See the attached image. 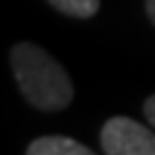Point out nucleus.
<instances>
[{
	"label": "nucleus",
	"mask_w": 155,
	"mask_h": 155,
	"mask_svg": "<svg viewBox=\"0 0 155 155\" xmlns=\"http://www.w3.org/2000/svg\"><path fill=\"white\" fill-rule=\"evenodd\" d=\"M29 155H92L87 145L68 136H41L27 145Z\"/></svg>",
	"instance_id": "nucleus-3"
},
{
	"label": "nucleus",
	"mask_w": 155,
	"mask_h": 155,
	"mask_svg": "<svg viewBox=\"0 0 155 155\" xmlns=\"http://www.w3.org/2000/svg\"><path fill=\"white\" fill-rule=\"evenodd\" d=\"M145 12H148L150 22L155 24V0H145Z\"/></svg>",
	"instance_id": "nucleus-6"
},
{
	"label": "nucleus",
	"mask_w": 155,
	"mask_h": 155,
	"mask_svg": "<svg viewBox=\"0 0 155 155\" xmlns=\"http://www.w3.org/2000/svg\"><path fill=\"white\" fill-rule=\"evenodd\" d=\"M99 145L107 155H155V133L128 116H111L99 131Z\"/></svg>",
	"instance_id": "nucleus-2"
},
{
	"label": "nucleus",
	"mask_w": 155,
	"mask_h": 155,
	"mask_svg": "<svg viewBox=\"0 0 155 155\" xmlns=\"http://www.w3.org/2000/svg\"><path fill=\"white\" fill-rule=\"evenodd\" d=\"M48 5L68 17L90 19L99 12V0H48Z\"/></svg>",
	"instance_id": "nucleus-4"
},
{
	"label": "nucleus",
	"mask_w": 155,
	"mask_h": 155,
	"mask_svg": "<svg viewBox=\"0 0 155 155\" xmlns=\"http://www.w3.org/2000/svg\"><path fill=\"white\" fill-rule=\"evenodd\" d=\"M143 114H145L148 124H150V126H155V94H150V97L143 102Z\"/></svg>",
	"instance_id": "nucleus-5"
},
{
	"label": "nucleus",
	"mask_w": 155,
	"mask_h": 155,
	"mask_svg": "<svg viewBox=\"0 0 155 155\" xmlns=\"http://www.w3.org/2000/svg\"><path fill=\"white\" fill-rule=\"evenodd\" d=\"M10 65L22 97L46 111H61L73 102V80L68 70L41 46L19 41L10 51Z\"/></svg>",
	"instance_id": "nucleus-1"
}]
</instances>
